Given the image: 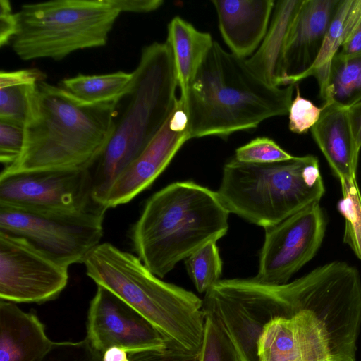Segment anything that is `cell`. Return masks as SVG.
<instances>
[{
  "label": "cell",
  "instance_id": "d4e9b609",
  "mask_svg": "<svg viewBox=\"0 0 361 361\" xmlns=\"http://www.w3.org/2000/svg\"><path fill=\"white\" fill-rule=\"evenodd\" d=\"M340 182L342 197L337 209L345 219L343 242L361 260V192L356 178Z\"/></svg>",
  "mask_w": 361,
  "mask_h": 361
},
{
  "label": "cell",
  "instance_id": "44dd1931",
  "mask_svg": "<svg viewBox=\"0 0 361 361\" xmlns=\"http://www.w3.org/2000/svg\"><path fill=\"white\" fill-rule=\"evenodd\" d=\"M361 19V0H341L326 34L320 53L307 73L324 86L332 59L339 51Z\"/></svg>",
  "mask_w": 361,
  "mask_h": 361
},
{
  "label": "cell",
  "instance_id": "8d00e7d4",
  "mask_svg": "<svg viewBox=\"0 0 361 361\" xmlns=\"http://www.w3.org/2000/svg\"><path fill=\"white\" fill-rule=\"evenodd\" d=\"M347 109L351 132L356 147L360 151L361 149V100Z\"/></svg>",
  "mask_w": 361,
  "mask_h": 361
},
{
  "label": "cell",
  "instance_id": "8992f818",
  "mask_svg": "<svg viewBox=\"0 0 361 361\" xmlns=\"http://www.w3.org/2000/svg\"><path fill=\"white\" fill-rule=\"evenodd\" d=\"M216 192L230 213L265 228L319 203L325 188L318 158L307 154L271 164L233 158Z\"/></svg>",
  "mask_w": 361,
  "mask_h": 361
},
{
  "label": "cell",
  "instance_id": "30bf717a",
  "mask_svg": "<svg viewBox=\"0 0 361 361\" xmlns=\"http://www.w3.org/2000/svg\"><path fill=\"white\" fill-rule=\"evenodd\" d=\"M0 205L66 213L108 209L94 200L89 169L0 175Z\"/></svg>",
  "mask_w": 361,
  "mask_h": 361
},
{
  "label": "cell",
  "instance_id": "5b68a950",
  "mask_svg": "<svg viewBox=\"0 0 361 361\" xmlns=\"http://www.w3.org/2000/svg\"><path fill=\"white\" fill-rule=\"evenodd\" d=\"M83 263L97 286L127 302L173 345L199 354L205 314L195 294L161 280L138 257L109 243L98 245Z\"/></svg>",
  "mask_w": 361,
  "mask_h": 361
},
{
  "label": "cell",
  "instance_id": "d6986e66",
  "mask_svg": "<svg viewBox=\"0 0 361 361\" xmlns=\"http://www.w3.org/2000/svg\"><path fill=\"white\" fill-rule=\"evenodd\" d=\"M302 1H275L270 23L261 44L250 57L245 59L250 69L271 86H282L281 64L285 41Z\"/></svg>",
  "mask_w": 361,
  "mask_h": 361
},
{
  "label": "cell",
  "instance_id": "7c38bea8",
  "mask_svg": "<svg viewBox=\"0 0 361 361\" xmlns=\"http://www.w3.org/2000/svg\"><path fill=\"white\" fill-rule=\"evenodd\" d=\"M68 281V267L25 239L0 232V299L42 303L56 299Z\"/></svg>",
  "mask_w": 361,
  "mask_h": 361
},
{
  "label": "cell",
  "instance_id": "484cf974",
  "mask_svg": "<svg viewBox=\"0 0 361 361\" xmlns=\"http://www.w3.org/2000/svg\"><path fill=\"white\" fill-rule=\"evenodd\" d=\"M188 274L197 290L207 293L220 279L222 272L216 243H209L185 259Z\"/></svg>",
  "mask_w": 361,
  "mask_h": 361
},
{
  "label": "cell",
  "instance_id": "ba28073f",
  "mask_svg": "<svg viewBox=\"0 0 361 361\" xmlns=\"http://www.w3.org/2000/svg\"><path fill=\"white\" fill-rule=\"evenodd\" d=\"M202 302L203 310L213 313L224 326L240 361H259L257 343L265 326L294 315L289 282L274 285L254 278L220 279Z\"/></svg>",
  "mask_w": 361,
  "mask_h": 361
},
{
  "label": "cell",
  "instance_id": "3957f363",
  "mask_svg": "<svg viewBox=\"0 0 361 361\" xmlns=\"http://www.w3.org/2000/svg\"><path fill=\"white\" fill-rule=\"evenodd\" d=\"M116 99L91 104L61 86L37 83L20 157L0 175L90 169L110 136Z\"/></svg>",
  "mask_w": 361,
  "mask_h": 361
},
{
  "label": "cell",
  "instance_id": "f546056e",
  "mask_svg": "<svg viewBox=\"0 0 361 361\" xmlns=\"http://www.w3.org/2000/svg\"><path fill=\"white\" fill-rule=\"evenodd\" d=\"M35 361H103L87 338L78 342H52L49 348Z\"/></svg>",
  "mask_w": 361,
  "mask_h": 361
},
{
  "label": "cell",
  "instance_id": "e575fe53",
  "mask_svg": "<svg viewBox=\"0 0 361 361\" xmlns=\"http://www.w3.org/2000/svg\"><path fill=\"white\" fill-rule=\"evenodd\" d=\"M17 16L7 0L0 1V46L12 41L17 32Z\"/></svg>",
  "mask_w": 361,
  "mask_h": 361
},
{
  "label": "cell",
  "instance_id": "e0dca14e",
  "mask_svg": "<svg viewBox=\"0 0 361 361\" xmlns=\"http://www.w3.org/2000/svg\"><path fill=\"white\" fill-rule=\"evenodd\" d=\"M318 122L310 130L312 137L334 173L340 180L356 178L360 151L349 123L348 109L324 103Z\"/></svg>",
  "mask_w": 361,
  "mask_h": 361
},
{
  "label": "cell",
  "instance_id": "ac0fdd59",
  "mask_svg": "<svg viewBox=\"0 0 361 361\" xmlns=\"http://www.w3.org/2000/svg\"><path fill=\"white\" fill-rule=\"evenodd\" d=\"M51 343L35 314L1 300L0 361H35Z\"/></svg>",
  "mask_w": 361,
  "mask_h": 361
},
{
  "label": "cell",
  "instance_id": "d590c367",
  "mask_svg": "<svg viewBox=\"0 0 361 361\" xmlns=\"http://www.w3.org/2000/svg\"><path fill=\"white\" fill-rule=\"evenodd\" d=\"M120 13H149L158 9L164 4L162 0H108Z\"/></svg>",
  "mask_w": 361,
  "mask_h": 361
},
{
  "label": "cell",
  "instance_id": "52a82bcc",
  "mask_svg": "<svg viewBox=\"0 0 361 361\" xmlns=\"http://www.w3.org/2000/svg\"><path fill=\"white\" fill-rule=\"evenodd\" d=\"M108 0H56L23 4L12 48L24 61H59L104 46L120 15Z\"/></svg>",
  "mask_w": 361,
  "mask_h": 361
},
{
  "label": "cell",
  "instance_id": "9c48e42d",
  "mask_svg": "<svg viewBox=\"0 0 361 361\" xmlns=\"http://www.w3.org/2000/svg\"><path fill=\"white\" fill-rule=\"evenodd\" d=\"M106 211L66 213L0 205V232L24 238L69 267L83 263L100 244Z\"/></svg>",
  "mask_w": 361,
  "mask_h": 361
},
{
  "label": "cell",
  "instance_id": "7a4b0ae2",
  "mask_svg": "<svg viewBox=\"0 0 361 361\" xmlns=\"http://www.w3.org/2000/svg\"><path fill=\"white\" fill-rule=\"evenodd\" d=\"M295 87L267 84L245 59L214 41L185 98H179L188 116L190 137L226 138L255 128L269 118L287 115Z\"/></svg>",
  "mask_w": 361,
  "mask_h": 361
},
{
  "label": "cell",
  "instance_id": "cb8c5ba5",
  "mask_svg": "<svg viewBox=\"0 0 361 361\" xmlns=\"http://www.w3.org/2000/svg\"><path fill=\"white\" fill-rule=\"evenodd\" d=\"M133 73L117 71L101 75H82L63 79L61 85L77 99L97 104L116 99L127 87Z\"/></svg>",
  "mask_w": 361,
  "mask_h": 361
},
{
  "label": "cell",
  "instance_id": "4316f807",
  "mask_svg": "<svg viewBox=\"0 0 361 361\" xmlns=\"http://www.w3.org/2000/svg\"><path fill=\"white\" fill-rule=\"evenodd\" d=\"M204 329L199 361H240L219 320L212 312H204Z\"/></svg>",
  "mask_w": 361,
  "mask_h": 361
},
{
  "label": "cell",
  "instance_id": "603a6c76",
  "mask_svg": "<svg viewBox=\"0 0 361 361\" xmlns=\"http://www.w3.org/2000/svg\"><path fill=\"white\" fill-rule=\"evenodd\" d=\"M259 361H302L294 319L277 318L264 328L257 343Z\"/></svg>",
  "mask_w": 361,
  "mask_h": 361
},
{
  "label": "cell",
  "instance_id": "836d02e7",
  "mask_svg": "<svg viewBox=\"0 0 361 361\" xmlns=\"http://www.w3.org/2000/svg\"><path fill=\"white\" fill-rule=\"evenodd\" d=\"M45 74L36 68L1 71L0 88L20 85L37 84L44 81Z\"/></svg>",
  "mask_w": 361,
  "mask_h": 361
},
{
  "label": "cell",
  "instance_id": "4dcf8cb0",
  "mask_svg": "<svg viewBox=\"0 0 361 361\" xmlns=\"http://www.w3.org/2000/svg\"><path fill=\"white\" fill-rule=\"evenodd\" d=\"M295 88L296 95L288 111V128L294 133L304 134L318 122L323 107H319L310 100L302 97L298 85Z\"/></svg>",
  "mask_w": 361,
  "mask_h": 361
},
{
  "label": "cell",
  "instance_id": "f1b7e54d",
  "mask_svg": "<svg viewBox=\"0 0 361 361\" xmlns=\"http://www.w3.org/2000/svg\"><path fill=\"white\" fill-rule=\"evenodd\" d=\"M274 140L267 137H256L235 150V159L249 164H271L293 158Z\"/></svg>",
  "mask_w": 361,
  "mask_h": 361
},
{
  "label": "cell",
  "instance_id": "83f0119b",
  "mask_svg": "<svg viewBox=\"0 0 361 361\" xmlns=\"http://www.w3.org/2000/svg\"><path fill=\"white\" fill-rule=\"evenodd\" d=\"M37 84L0 88V122L25 127Z\"/></svg>",
  "mask_w": 361,
  "mask_h": 361
},
{
  "label": "cell",
  "instance_id": "2e32d148",
  "mask_svg": "<svg viewBox=\"0 0 361 361\" xmlns=\"http://www.w3.org/2000/svg\"><path fill=\"white\" fill-rule=\"evenodd\" d=\"M221 35L236 56L247 59L261 44L269 25L275 1H212Z\"/></svg>",
  "mask_w": 361,
  "mask_h": 361
},
{
  "label": "cell",
  "instance_id": "1f68e13d",
  "mask_svg": "<svg viewBox=\"0 0 361 361\" xmlns=\"http://www.w3.org/2000/svg\"><path fill=\"white\" fill-rule=\"evenodd\" d=\"M24 128L0 122V161L8 166L20 156L24 146Z\"/></svg>",
  "mask_w": 361,
  "mask_h": 361
},
{
  "label": "cell",
  "instance_id": "8fae6325",
  "mask_svg": "<svg viewBox=\"0 0 361 361\" xmlns=\"http://www.w3.org/2000/svg\"><path fill=\"white\" fill-rule=\"evenodd\" d=\"M326 218L319 203L313 204L282 221L265 228L255 279L269 284L288 283L310 262L322 245Z\"/></svg>",
  "mask_w": 361,
  "mask_h": 361
},
{
  "label": "cell",
  "instance_id": "ffe728a7",
  "mask_svg": "<svg viewBox=\"0 0 361 361\" xmlns=\"http://www.w3.org/2000/svg\"><path fill=\"white\" fill-rule=\"evenodd\" d=\"M166 42L171 47L180 99L212 48L214 40L209 32L197 30L180 16L174 17L167 26Z\"/></svg>",
  "mask_w": 361,
  "mask_h": 361
},
{
  "label": "cell",
  "instance_id": "d6a6232c",
  "mask_svg": "<svg viewBox=\"0 0 361 361\" xmlns=\"http://www.w3.org/2000/svg\"><path fill=\"white\" fill-rule=\"evenodd\" d=\"M129 361H199V354L182 350L173 344L164 348L128 352Z\"/></svg>",
  "mask_w": 361,
  "mask_h": 361
},
{
  "label": "cell",
  "instance_id": "f35d334b",
  "mask_svg": "<svg viewBox=\"0 0 361 361\" xmlns=\"http://www.w3.org/2000/svg\"><path fill=\"white\" fill-rule=\"evenodd\" d=\"M103 361H129L128 352L120 347H111L102 355Z\"/></svg>",
  "mask_w": 361,
  "mask_h": 361
},
{
  "label": "cell",
  "instance_id": "7402d4cb",
  "mask_svg": "<svg viewBox=\"0 0 361 361\" xmlns=\"http://www.w3.org/2000/svg\"><path fill=\"white\" fill-rule=\"evenodd\" d=\"M319 92L324 103L345 108L361 100V52L352 56L336 54Z\"/></svg>",
  "mask_w": 361,
  "mask_h": 361
},
{
  "label": "cell",
  "instance_id": "74e56055",
  "mask_svg": "<svg viewBox=\"0 0 361 361\" xmlns=\"http://www.w3.org/2000/svg\"><path fill=\"white\" fill-rule=\"evenodd\" d=\"M361 52V19L337 54L352 56Z\"/></svg>",
  "mask_w": 361,
  "mask_h": 361
},
{
  "label": "cell",
  "instance_id": "9a60e30c",
  "mask_svg": "<svg viewBox=\"0 0 361 361\" xmlns=\"http://www.w3.org/2000/svg\"><path fill=\"white\" fill-rule=\"evenodd\" d=\"M169 118L144 151L114 182L105 202L107 209L130 202L150 186L184 143L190 140L188 130H173Z\"/></svg>",
  "mask_w": 361,
  "mask_h": 361
},
{
  "label": "cell",
  "instance_id": "6da1fadb",
  "mask_svg": "<svg viewBox=\"0 0 361 361\" xmlns=\"http://www.w3.org/2000/svg\"><path fill=\"white\" fill-rule=\"evenodd\" d=\"M132 73L116 99L110 136L90 169L94 200L105 207L114 182L154 138L178 100L173 54L166 41L145 46Z\"/></svg>",
  "mask_w": 361,
  "mask_h": 361
},
{
  "label": "cell",
  "instance_id": "5bb4252c",
  "mask_svg": "<svg viewBox=\"0 0 361 361\" xmlns=\"http://www.w3.org/2000/svg\"><path fill=\"white\" fill-rule=\"evenodd\" d=\"M341 0H302L287 32L282 56V86L306 78L322 49Z\"/></svg>",
  "mask_w": 361,
  "mask_h": 361
},
{
  "label": "cell",
  "instance_id": "277c9868",
  "mask_svg": "<svg viewBox=\"0 0 361 361\" xmlns=\"http://www.w3.org/2000/svg\"><path fill=\"white\" fill-rule=\"evenodd\" d=\"M229 214L217 192L193 181L172 183L147 200L130 231L133 248L152 274L164 278L225 235Z\"/></svg>",
  "mask_w": 361,
  "mask_h": 361
},
{
  "label": "cell",
  "instance_id": "4fadbf2b",
  "mask_svg": "<svg viewBox=\"0 0 361 361\" xmlns=\"http://www.w3.org/2000/svg\"><path fill=\"white\" fill-rule=\"evenodd\" d=\"M86 338L102 355L114 346L130 352L172 344L134 308L101 286L90 302Z\"/></svg>",
  "mask_w": 361,
  "mask_h": 361
}]
</instances>
